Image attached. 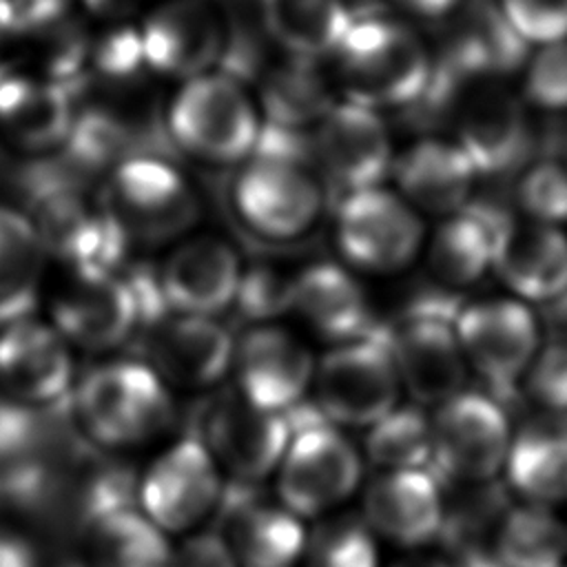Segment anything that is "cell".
I'll list each match as a JSON object with an SVG mask.
<instances>
[{"label": "cell", "instance_id": "obj_1", "mask_svg": "<svg viewBox=\"0 0 567 567\" xmlns=\"http://www.w3.org/2000/svg\"><path fill=\"white\" fill-rule=\"evenodd\" d=\"M73 416L91 445L124 452L166 434L175 421V401L146 361L113 359L80 379Z\"/></svg>", "mask_w": 567, "mask_h": 567}, {"label": "cell", "instance_id": "obj_2", "mask_svg": "<svg viewBox=\"0 0 567 567\" xmlns=\"http://www.w3.org/2000/svg\"><path fill=\"white\" fill-rule=\"evenodd\" d=\"M332 55L343 97L372 111L421 100L432 80L421 38L392 18H354Z\"/></svg>", "mask_w": 567, "mask_h": 567}, {"label": "cell", "instance_id": "obj_3", "mask_svg": "<svg viewBox=\"0 0 567 567\" xmlns=\"http://www.w3.org/2000/svg\"><path fill=\"white\" fill-rule=\"evenodd\" d=\"M288 425L290 441L272 474L277 503L301 520L326 518L359 489L363 456L319 410L312 419Z\"/></svg>", "mask_w": 567, "mask_h": 567}, {"label": "cell", "instance_id": "obj_4", "mask_svg": "<svg viewBox=\"0 0 567 567\" xmlns=\"http://www.w3.org/2000/svg\"><path fill=\"white\" fill-rule=\"evenodd\" d=\"M166 128L188 155L208 164H237L255 153L261 124L252 97L224 73L179 84L168 102Z\"/></svg>", "mask_w": 567, "mask_h": 567}, {"label": "cell", "instance_id": "obj_5", "mask_svg": "<svg viewBox=\"0 0 567 567\" xmlns=\"http://www.w3.org/2000/svg\"><path fill=\"white\" fill-rule=\"evenodd\" d=\"M102 204L124 237L142 244L173 241L202 215L190 182L173 164L151 155L115 162Z\"/></svg>", "mask_w": 567, "mask_h": 567}, {"label": "cell", "instance_id": "obj_6", "mask_svg": "<svg viewBox=\"0 0 567 567\" xmlns=\"http://www.w3.org/2000/svg\"><path fill=\"white\" fill-rule=\"evenodd\" d=\"M315 408L337 427L368 430L401 405V381L385 337L332 346L312 377Z\"/></svg>", "mask_w": 567, "mask_h": 567}, {"label": "cell", "instance_id": "obj_7", "mask_svg": "<svg viewBox=\"0 0 567 567\" xmlns=\"http://www.w3.org/2000/svg\"><path fill=\"white\" fill-rule=\"evenodd\" d=\"M224 474L197 436L162 450L137 478V509L168 538L197 532L217 512Z\"/></svg>", "mask_w": 567, "mask_h": 567}, {"label": "cell", "instance_id": "obj_8", "mask_svg": "<svg viewBox=\"0 0 567 567\" xmlns=\"http://www.w3.org/2000/svg\"><path fill=\"white\" fill-rule=\"evenodd\" d=\"M436 481L487 483L507 463L512 434L503 405L483 392H458L430 416Z\"/></svg>", "mask_w": 567, "mask_h": 567}, {"label": "cell", "instance_id": "obj_9", "mask_svg": "<svg viewBox=\"0 0 567 567\" xmlns=\"http://www.w3.org/2000/svg\"><path fill=\"white\" fill-rule=\"evenodd\" d=\"M233 208L257 237L290 241L319 219L323 197L317 179L292 157L259 153L233 182Z\"/></svg>", "mask_w": 567, "mask_h": 567}, {"label": "cell", "instance_id": "obj_10", "mask_svg": "<svg viewBox=\"0 0 567 567\" xmlns=\"http://www.w3.org/2000/svg\"><path fill=\"white\" fill-rule=\"evenodd\" d=\"M334 241L354 270L390 275L419 255L423 224L401 195L372 186L346 195L334 219Z\"/></svg>", "mask_w": 567, "mask_h": 567}, {"label": "cell", "instance_id": "obj_11", "mask_svg": "<svg viewBox=\"0 0 567 567\" xmlns=\"http://www.w3.org/2000/svg\"><path fill=\"white\" fill-rule=\"evenodd\" d=\"M447 303H425L385 334L401 390L416 405H441L463 392L467 361Z\"/></svg>", "mask_w": 567, "mask_h": 567}, {"label": "cell", "instance_id": "obj_12", "mask_svg": "<svg viewBox=\"0 0 567 567\" xmlns=\"http://www.w3.org/2000/svg\"><path fill=\"white\" fill-rule=\"evenodd\" d=\"M454 330L465 361L487 381L501 405L512 403L538 352V326L514 299H487L458 310Z\"/></svg>", "mask_w": 567, "mask_h": 567}, {"label": "cell", "instance_id": "obj_13", "mask_svg": "<svg viewBox=\"0 0 567 567\" xmlns=\"http://www.w3.org/2000/svg\"><path fill=\"white\" fill-rule=\"evenodd\" d=\"M197 439L221 474L237 483H259L275 474L290 425L286 414L261 410L230 388L206 403Z\"/></svg>", "mask_w": 567, "mask_h": 567}, {"label": "cell", "instance_id": "obj_14", "mask_svg": "<svg viewBox=\"0 0 567 567\" xmlns=\"http://www.w3.org/2000/svg\"><path fill=\"white\" fill-rule=\"evenodd\" d=\"M51 301V326L71 346L109 352L122 346L144 312L135 286L113 270H69Z\"/></svg>", "mask_w": 567, "mask_h": 567}, {"label": "cell", "instance_id": "obj_15", "mask_svg": "<svg viewBox=\"0 0 567 567\" xmlns=\"http://www.w3.org/2000/svg\"><path fill=\"white\" fill-rule=\"evenodd\" d=\"M458 146L476 175L501 177L532 155L534 135L518 97L483 80L467 82L456 102Z\"/></svg>", "mask_w": 567, "mask_h": 567}, {"label": "cell", "instance_id": "obj_16", "mask_svg": "<svg viewBox=\"0 0 567 567\" xmlns=\"http://www.w3.org/2000/svg\"><path fill=\"white\" fill-rule=\"evenodd\" d=\"M73 385L71 346L44 321L24 317L0 326V399L44 410Z\"/></svg>", "mask_w": 567, "mask_h": 567}, {"label": "cell", "instance_id": "obj_17", "mask_svg": "<svg viewBox=\"0 0 567 567\" xmlns=\"http://www.w3.org/2000/svg\"><path fill=\"white\" fill-rule=\"evenodd\" d=\"M315 357L290 330L259 323L235 343V390L252 405L286 414L312 388Z\"/></svg>", "mask_w": 567, "mask_h": 567}, {"label": "cell", "instance_id": "obj_18", "mask_svg": "<svg viewBox=\"0 0 567 567\" xmlns=\"http://www.w3.org/2000/svg\"><path fill=\"white\" fill-rule=\"evenodd\" d=\"M144 64L182 82L210 73L226 49L224 20L206 0H164L142 22Z\"/></svg>", "mask_w": 567, "mask_h": 567}, {"label": "cell", "instance_id": "obj_19", "mask_svg": "<svg viewBox=\"0 0 567 567\" xmlns=\"http://www.w3.org/2000/svg\"><path fill=\"white\" fill-rule=\"evenodd\" d=\"M310 146L319 168L346 195L379 186L394 164L379 113L348 100L332 104L317 120Z\"/></svg>", "mask_w": 567, "mask_h": 567}, {"label": "cell", "instance_id": "obj_20", "mask_svg": "<svg viewBox=\"0 0 567 567\" xmlns=\"http://www.w3.org/2000/svg\"><path fill=\"white\" fill-rule=\"evenodd\" d=\"M241 264L230 244L215 235L179 241L159 270V297L171 312L215 317L235 303Z\"/></svg>", "mask_w": 567, "mask_h": 567}, {"label": "cell", "instance_id": "obj_21", "mask_svg": "<svg viewBox=\"0 0 567 567\" xmlns=\"http://www.w3.org/2000/svg\"><path fill=\"white\" fill-rule=\"evenodd\" d=\"M146 363L168 388H215L230 370L235 339L215 317L171 312L155 323Z\"/></svg>", "mask_w": 567, "mask_h": 567}, {"label": "cell", "instance_id": "obj_22", "mask_svg": "<svg viewBox=\"0 0 567 567\" xmlns=\"http://www.w3.org/2000/svg\"><path fill=\"white\" fill-rule=\"evenodd\" d=\"M361 518L377 538L416 549L441 536L445 501L430 470L377 474L363 489Z\"/></svg>", "mask_w": 567, "mask_h": 567}, {"label": "cell", "instance_id": "obj_23", "mask_svg": "<svg viewBox=\"0 0 567 567\" xmlns=\"http://www.w3.org/2000/svg\"><path fill=\"white\" fill-rule=\"evenodd\" d=\"M31 221L44 252H53L69 270H113L126 239L104 204L91 206L60 190H35Z\"/></svg>", "mask_w": 567, "mask_h": 567}, {"label": "cell", "instance_id": "obj_24", "mask_svg": "<svg viewBox=\"0 0 567 567\" xmlns=\"http://www.w3.org/2000/svg\"><path fill=\"white\" fill-rule=\"evenodd\" d=\"M75 111L64 84L24 69H0V131L27 151H49L69 140Z\"/></svg>", "mask_w": 567, "mask_h": 567}, {"label": "cell", "instance_id": "obj_25", "mask_svg": "<svg viewBox=\"0 0 567 567\" xmlns=\"http://www.w3.org/2000/svg\"><path fill=\"white\" fill-rule=\"evenodd\" d=\"M290 308L332 346L370 337V306L361 284L337 264H312L295 275Z\"/></svg>", "mask_w": 567, "mask_h": 567}, {"label": "cell", "instance_id": "obj_26", "mask_svg": "<svg viewBox=\"0 0 567 567\" xmlns=\"http://www.w3.org/2000/svg\"><path fill=\"white\" fill-rule=\"evenodd\" d=\"M516 219L501 204L467 202L434 233L427 261L434 277L447 286L476 281L494 261V252Z\"/></svg>", "mask_w": 567, "mask_h": 567}, {"label": "cell", "instance_id": "obj_27", "mask_svg": "<svg viewBox=\"0 0 567 567\" xmlns=\"http://www.w3.org/2000/svg\"><path fill=\"white\" fill-rule=\"evenodd\" d=\"M399 195L416 210L458 213L472 193L476 171L463 148L445 140H419L394 159Z\"/></svg>", "mask_w": 567, "mask_h": 567}, {"label": "cell", "instance_id": "obj_28", "mask_svg": "<svg viewBox=\"0 0 567 567\" xmlns=\"http://www.w3.org/2000/svg\"><path fill=\"white\" fill-rule=\"evenodd\" d=\"M492 264L501 279L525 299L551 301L567 292V237L556 226L514 221Z\"/></svg>", "mask_w": 567, "mask_h": 567}, {"label": "cell", "instance_id": "obj_29", "mask_svg": "<svg viewBox=\"0 0 567 567\" xmlns=\"http://www.w3.org/2000/svg\"><path fill=\"white\" fill-rule=\"evenodd\" d=\"M509 483L536 505L567 503V412L543 410L512 439Z\"/></svg>", "mask_w": 567, "mask_h": 567}, {"label": "cell", "instance_id": "obj_30", "mask_svg": "<svg viewBox=\"0 0 567 567\" xmlns=\"http://www.w3.org/2000/svg\"><path fill=\"white\" fill-rule=\"evenodd\" d=\"M221 536L237 567H299L308 529L281 503L250 498L228 512Z\"/></svg>", "mask_w": 567, "mask_h": 567}, {"label": "cell", "instance_id": "obj_31", "mask_svg": "<svg viewBox=\"0 0 567 567\" xmlns=\"http://www.w3.org/2000/svg\"><path fill=\"white\" fill-rule=\"evenodd\" d=\"M259 11L268 35L306 60L334 53L354 20L343 0H259Z\"/></svg>", "mask_w": 567, "mask_h": 567}, {"label": "cell", "instance_id": "obj_32", "mask_svg": "<svg viewBox=\"0 0 567 567\" xmlns=\"http://www.w3.org/2000/svg\"><path fill=\"white\" fill-rule=\"evenodd\" d=\"M84 540L89 567H173L175 547L137 507L97 518Z\"/></svg>", "mask_w": 567, "mask_h": 567}, {"label": "cell", "instance_id": "obj_33", "mask_svg": "<svg viewBox=\"0 0 567 567\" xmlns=\"http://www.w3.org/2000/svg\"><path fill=\"white\" fill-rule=\"evenodd\" d=\"M42 264L44 246L31 217L0 204V326L29 317Z\"/></svg>", "mask_w": 567, "mask_h": 567}, {"label": "cell", "instance_id": "obj_34", "mask_svg": "<svg viewBox=\"0 0 567 567\" xmlns=\"http://www.w3.org/2000/svg\"><path fill=\"white\" fill-rule=\"evenodd\" d=\"M492 551L501 567H560L567 558V525L545 505L509 507Z\"/></svg>", "mask_w": 567, "mask_h": 567}, {"label": "cell", "instance_id": "obj_35", "mask_svg": "<svg viewBox=\"0 0 567 567\" xmlns=\"http://www.w3.org/2000/svg\"><path fill=\"white\" fill-rule=\"evenodd\" d=\"M363 454L381 472L425 470L432 463V427L421 405H399L365 430Z\"/></svg>", "mask_w": 567, "mask_h": 567}, {"label": "cell", "instance_id": "obj_36", "mask_svg": "<svg viewBox=\"0 0 567 567\" xmlns=\"http://www.w3.org/2000/svg\"><path fill=\"white\" fill-rule=\"evenodd\" d=\"M379 538L354 514H330L308 529L299 567H381Z\"/></svg>", "mask_w": 567, "mask_h": 567}, {"label": "cell", "instance_id": "obj_37", "mask_svg": "<svg viewBox=\"0 0 567 567\" xmlns=\"http://www.w3.org/2000/svg\"><path fill=\"white\" fill-rule=\"evenodd\" d=\"M277 71L266 89V111L286 126L319 120L332 104L323 91L319 75L306 69V58Z\"/></svg>", "mask_w": 567, "mask_h": 567}, {"label": "cell", "instance_id": "obj_38", "mask_svg": "<svg viewBox=\"0 0 567 567\" xmlns=\"http://www.w3.org/2000/svg\"><path fill=\"white\" fill-rule=\"evenodd\" d=\"M516 199L538 224L567 221V166L551 157L534 162L518 179Z\"/></svg>", "mask_w": 567, "mask_h": 567}, {"label": "cell", "instance_id": "obj_39", "mask_svg": "<svg viewBox=\"0 0 567 567\" xmlns=\"http://www.w3.org/2000/svg\"><path fill=\"white\" fill-rule=\"evenodd\" d=\"M501 11L523 42L554 44L567 38V0H503Z\"/></svg>", "mask_w": 567, "mask_h": 567}, {"label": "cell", "instance_id": "obj_40", "mask_svg": "<svg viewBox=\"0 0 567 567\" xmlns=\"http://www.w3.org/2000/svg\"><path fill=\"white\" fill-rule=\"evenodd\" d=\"M525 95L532 104L560 111L567 109V42L545 44L527 66Z\"/></svg>", "mask_w": 567, "mask_h": 567}, {"label": "cell", "instance_id": "obj_41", "mask_svg": "<svg viewBox=\"0 0 567 567\" xmlns=\"http://www.w3.org/2000/svg\"><path fill=\"white\" fill-rule=\"evenodd\" d=\"M529 394L551 412H567V334H556L527 370Z\"/></svg>", "mask_w": 567, "mask_h": 567}, {"label": "cell", "instance_id": "obj_42", "mask_svg": "<svg viewBox=\"0 0 567 567\" xmlns=\"http://www.w3.org/2000/svg\"><path fill=\"white\" fill-rule=\"evenodd\" d=\"M295 277H286L277 270L257 268L241 275L237 303L255 319H268L290 310Z\"/></svg>", "mask_w": 567, "mask_h": 567}, {"label": "cell", "instance_id": "obj_43", "mask_svg": "<svg viewBox=\"0 0 567 567\" xmlns=\"http://www.w3.org/2000/svg\"><path fill=\"white\" fill-rule=\"evenodd\" d=\"M173 567H237L221 532L197 529L175 547Z\"/></svg>", "mask_w": 567, "mask_h": 567}, {"label": "cell", "instance_id": "obj_44", "mask_svg": "<svg viewBox=\"0 0 567 567\" xmlns=\"http://www.w3.org/2000/svg\"><path fill=\"white\" fill-rule=\"evenodd\" d=\"M0 567H42L33 543L9 527H0Z\"/></svg>", "mask_w": 567, "mask_h": 567}, {"label": "cell", "instance_id": "obj_45", "mask_svg": "<svg viewBox=\"0 0 567 567\" xmlns=\"http://www.w3.org/2000/svg\"><path fill=\"white\" fill-rule=\"evenodd\" d=\"M396 2L421 18H443L452 9H456L461 0H396Z\"/></svg>", "mask_w": 567, "mask_h": 567}, {"label": "cell", "instance_id": "obj_46", "mask_svg": "<svg viewBox=\"0 0 567 567\" xmlns=\"http://www.w3.org/2000/svg\"><path fill=\"white\" fill-rule=\"evenodd\" d=\"M13 29V0H0V44L11 35Z\"/></svg>", "mask_w": 567, "mask_h": 567}, {"label": "cell", "instance_id": "obj_47", "mask_svg": "<svg viewBox=\"0 0 567 567\" xmlns=\"http://www.w3.org/2000/svg\"><path fill=\"white\" fill-rule=\"evenodd\" d=\"M66 567H73V565H66Z\"/></svg>", "mask_w": 567, "mask_h": 567}]
</instances>
